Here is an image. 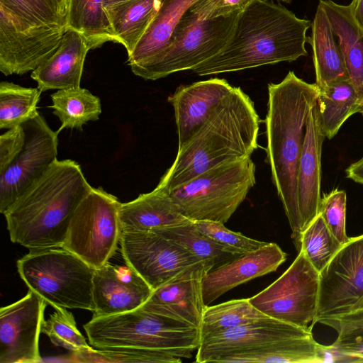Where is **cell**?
<instances>
[{
  "label": "cell",
  "instance_id": "cell-15",
  "mask_svg": "<svg viewBox=\"0 0 363 363\" xmlns=\"http://www.w3.org/2000/svg\"><path fill=\"white\" fill-rule=\"evenodd\" d=\"M47 302L29 290L0 309V363L41 362L40 334Z\"/></svg>",
  "mask_w": 363,
  "mask_h": 363
},
{
  "label": "cell",
  "instance_id": "cell-25",
  "mask_svg": "<svg viewBox=\"0 0 363 363\" xmlns=\"http://www.w3.org/2000/svg\"><path fill=\"white\" fill-rule=\"evenodd\" d=\"M307 42L313 50L315 84L318 89L338 81L350 79L344 56L330 21L318 3Z\"/></svg>",
  "mask_w": 363,
  "mask_h": 363
},
{
  "label": "cell",
  "instance_id": "cell-11",
  "mask_svg": "<svg viewBox=\"0 0 363 363\" xmlns=\"http://www.w3.org/2000/svg\"><path fill=\"white\" fill-rule=\"evenodd\" d=\"M66 30L34 26L0 4V71L7 76L35 70L56 51Z\"/></svg>",
  "mask_w": 363,
  "mask_h": 363
},
{
  "label": "cell",
  "instance_id": "cell-8",
  "mask_svg": "<svg viewBox=\"0 0 363 363\" xmlns=\"http://www.w3.org/2000/svg\"><path fill=\"white\" fill-rule=\"evenodd\" d=\"M240 13L201 19L189 9L177 24L165 48L146 64L131 69L132 72L144 79L156 80L191 70L224 48Z\"/></svg>",
  "mask_w": 363,
  "mask_h": 363
},
{
  "label": "cell",
  "instance_id": "cell-47",
  "mask_svg": "<svg viewBox=\"0 0 363 363\" xmlns=\"http://www.w3.org/2000/svg\"><path fill=\"white\" fill-rule=\"evenodd\" d=\"M363 308V298L357 303L352 311Z\"/></svg>",
  "mask_w": 363,
  "mask_h": 363
},
{
  "label": "cell",
  "instance_id": "cell-38",
  "mask_svg": "<svg viewBox=\"0 0 363 363\" xmlns=\"http://www.w3.org/2000/svg\"><path fill=\"white\" fill-rule=\"evenodd\" d=\"M2 4L34 26L67 28V20L48 0H0Z\"/></svg>",
  "mask_w": 363,
  "mask_h": 363
},
{
  "label": "cell",
  "instance_id": "cell-43",
  "mask_svg": "<svg viewBox=\"0 0 363 363\" xmlns=\"http://www.w3.org/2000/svg\"><path fill=\"white\" fill-rule=\"evenodd\" d=\"M26 133L22 125L9 129L0 136V174L16 159L22 150Z\"/></svg>",
  "mask_w": 363,
  "mask_h": 363
},
{
  "label": "cell",
  "instance_id": "cell-27",
  "mask_svg": "<svg viewBox=\"0 0 363 363\" xmlns=\"http://www.w3.org/2000/svg\"><path fill=\"white\" fill-rule=\"evenodd\" d=\"M197 1H162L148 28L132 54L128 56L131 69L146 64L165 48L180 18Z\"/></svg>",
  "mask_w": 363,
  "mask_h": 363
},
{
  "label": "cell",
  "instance_id": "cell-16",
  "mask_svg": "<svg viewBox=\"0 0 363 363\" xmlns=\"http://www.w3.org/2000/svg\"><path fill=\"white\" fill-rule=\"evenodd\" d=\"M212 269V265L205 261L188 266L154 289L140 308L199 328L207 306L203 298L202 281Z\"/></svg>",
  "mask_w": 363,
  "mask_h": 363
},
{
  "label": "cell",
  "instance_id": "cell-26",
  "mask_svg": "<svg viewBox=\"0 0 363 363\" xmlns=\"http://www.w3.org/2000/svg\"><path fill=\"white\" fill-rule=\"evenodd\" d=\"M319 346L311 334L225 353L212 362L320 363Z\"/></svg>",
  "mask_w": 363,
  "mask_h": 363
},
{
  "label": "cell",
  "instance_id": "cell-30",
  "mask_svg": "<svg viewBox=\"0 0 363 363\" xmlns=\"http://www.w3.org/2000/svg\"><path fill=\"white\" fill-rule=\"evenodd\" d=\"M67 28L83 35L94 49L117 43L104 9V0H69Z\"/></svg>",
  "mask_w": 363,
  "mask_h": 363
},
{
  "label": "cell",
  "instance_id": "cell-31",
  "mask_svg": "<svg viewBox=\"0 0 363 363\" xmlns=\"http://www.w3.org/2000/svg\"><path fill=\"white\" fill-rule=\"evenodd\" d=\"M50 98V107L61 122L58 133L64 128L81 130L87 122L98 120L101 113L100 99L80 86L60 89Z\"/></svg>",
  "mask_w": 363,
  "mask_h": 363
},
{
  "label": "cell",
  "instance_id": "cell-34",
  "mask_svg": "<svg viewBox=\"0 0 363 363\" xmlns=\"http://www.w3.org/2000/svg\"><path fill=\"white\" fill-rule=\"evenodd\" d=\"M264 316L252 305L249 298L234 299L212 306H207L199 328L201 339Z\"/></svg>",
  "mask_w": 363,
  "mask_h": 363
},
{
  "label": "cell",
  "instance_id": "cell-13",
  "mask_svg": "<svg viewBox=\"0 0 363 363\" xmlns=\"http://www.w3.org/2000/svg\"><path fill=\"white\" fill-rule=\"evenodd\" d=\"M121 250L125 264L154 290L200 260L157 230L122 232Z\"/></svg>",
  "mask_w": 363,
  "mask_h": 363
},
{
  "label": "cell",
  "instance_id": "cell-28",
  "mask_svg": "<svg viewBox=\"0 0 363 363\" xmlns=\"http://www.w3.org/2000/svg\"><path fill=\"white\" fill-rule=\"evenodd\" d=\"M162 0H121L104 7L118 43L130 55L160 9Z\"/></svg>",
  "mask_w": 363,
  "mask_h": 363
},
{
  "label": "cell",
  "instance_id": "cell-40",
  "mask_svg": "<svg viewBox=\"0 0 363 363\" xmlns=\"http://www.w3.org/2000/svg\"><path fill=\"white\" fill-rule=\"evenodd\" d=\"M346 203L345 191L334 189L320 199L318 208L330 232L343 245L350 239L346 233Z\"/></svg>",
  "mask_w": 363,
  "mask_h": 363
},
{
  "label": "cell",
  "instance_id": "cell-22",
  "mask_svg": "<svg viewBox=\"0 0 363 363\" xmlns=\"http://www.w3.org/2000/svg\"><path fill=\"white\" fill-rule=\"evenodd\" d=\"M91 44L79 33L67 28L56 51L31 72L41 91L79 87L86 56Z\"/></svg>",
  "mask_w": 363,
  "mask_h": 363
},
{
  "label": "cell",
  "instance_id": "cell-49",
  "mask_svg": "<svg viewBox=\"0 0 363 363\" xmlns=\"http://www.w3.org/2000/svg\"><path fill=\"white\" fill-rule=\"evenodd\" d=\"M279 1H284V2L287 3V4H290L292 0H279Z\"/></svg>",
  "mask_w": 363,
  "mask_h": 363
},
{
  "label": "cell",
  "instance_id": "cell-18",
  "mask_svg": "<svg viewBox=\"0 0 363 363\" xmlns=\"http://www.w3.org/2000/svg\"><path fill=\"white\" fill-rule=\"evenodd\" d=\"M153 289L127 264L106 263L93 277V316L121 313L141 307Z\"/></svg>",
  "mask_w": 363,
  "mask_h": 363
},
{
  "label": "cell",
  "instance_id": "cell-35",
  "mask_svg": "<svg viewBox=\"0 0 363 363\" xmlns=\"http://www.w3.org/2000/svg\"><path fill=\"white\" fill-rule=\"evenodd\" d=\"M343 246L330 232L318 213L302 232L299 250H301L313 267L321 272Z\"/></svg>",
  "mask_w": 363,
  "mask_h": 363
},
{
  "label": "cell",
  "instance_id": "cell-36",
  "mask_svg": "<svg viewBox=\"0 0 363 363\" xmlns=\"http://www.w3.org/2000/svg\"><path fill=\"white\" fill-rule=\"evenodd\" d=\"M42 333L55 345L72 352L74 358L94 349L79 331L73 314L66 308H55V312L43 322Z\"/></svg>",
  "mask_w": 363,
  "mask_h": 363
},
{
  "label": "cell",
  "instance_id": "cell-2",
  "mask_svg": "<svg viewBox=\"0 0 363 363\" xmlns=\"http://www.w3.org/2000/svg\"><path fill=\"white\" fill-rule=\"evenodd\" d=\"M265 118L267 157L272 179L299 249L301 219L298 201V169L309 113L319 89L289 72L279 83L268 84Z\"/></svg>",
  "mask_w": 363,
  "mask_h": 363
},
{
  "label": "cell",
  "instance_id": "cell-23",
  "mask_svg": "<svg viewBox=\"0 0 363 363\" xmlns=\"http://www.w3.org/2000/svg\"><path fill=\"white\" fill-rule=\"evenodd\" d=\"M119 217L123 232L169 228L191 221L181 213L169 194L158 187L121 203Z\"/></svg>",
  "mask_w": 363,
  "mask_h": 363
},
{
  "label": "cell",
  "instance_id": "cell-17",
  "mask_svg": "<svg viewBox=\"0 0 363 363\" xmlns=\"http://www.w3.org/2000/svg\"><path fill=\"white\" fill-rule=\"evenodd\" d=\"M311 334V330L264 316L201 338L196 362H212L214 358L225 353Z\"/></svg>",
  "mask_w": 363,
  "mask_h": 363
},
{
  "label": "cell",
  "instance_id": "cell-48",
  "mask_svg": "<svg viewBox=\"0 0 363 363\" xmlns=\"http://www.w3.org/2000/svg\"><path fill=\"white\" fill-rule=\"evenodd\" d=\"M120 1L121 0H104V7Z\"/></svg>",
  "mask_w": 363,
  "mask_h": 363
},
{
  "label": "cell",
  "instance_id": "cell-19",
  "mask_svg": "<svg viewBox=\"0 0 363 363\" xmlns=\"http://www.w3.org/2000/svg\"><path fill=\"white\" fill-rule=\"evenodd\" d=\"M286 253L274 242L240 255L208 271L203 278L202 291L206 306L218 297L253 279L274 272L285 262Z\"/></svg>",
  "mask_w": 363,
  "mask_h": 363
},
{
  "label": "cell",
  "instance_id": "cell-37",
  "mask_svg": "<svg viewBox=\"0 0 363 363\" xmlns=\"http://www.w3.org/2000/svg\"><path fill=\"white\" fill-rule=\"evenodd\" d=\"M318 323L337 333L330 346L338 353L363 359V308L336 316L325 318Z\"/></svg>",
  "mask_w": 363,
  "mask_h": 363
},
{
  "label": "cell",
  "instance_id": "cell-14",
  "mask_svg": "<svg viewBox=\"0 0 363 363\" xmlns=\"http://www.w3.org/2000/svg\"><path fill=\"white\" fill-rule=\"evenodd\" d=\"M363 298V235L350 238L319 272V298L313 325L352 311Z\"/></svg>",
  "mask_w": 363,
  "mask_h": 363
},
{
  "label": "cell",
  "instance_id": "cell-5",
  "mask_svg": "<svg viewBox=\"0 0 363 363\" xmlns=\"http://www.w3.org/2000/svg\"><path fill=\"white\" fill-rule=\"evenodd\" d=\"M83 327L90 345L100 350H156L188 359L201 342L199 328L140 307L93 316Z\"/></svg>",
  "mask_w": 363,
  "mask_h": 363
},
{
  "label": "cell",
  "instance_id": "cell-7",
  "mask_svg": "<svg viewBox=\"0 0 363 363\" xmlns=\"http://www.w3.org/2000/svg\"><path fill=\"white\" fill-rule=\"evenodd\" d=\"M255 184V164L247 157L211 168L169 194L190 220L224 224Z\"/></svg>",
  "mask_w": 363,
  "mask_h": 363
},
{
  "label": "cell",
  "instance_id": "cell-6",
  "mask_svg": "<svg viewBox=\"0 0 363 363\" xmlns=\"http://www.w3.org/2000/svg\"><path fill=\"white\" fill-rule=\"evenodd\" d=\"M16 265L29 290L54 308L94 311L95 269L72 252L63 247L30 250Z\"/></svg>",
  "mask_w": 363,
  "mask_h": 363
},
{
  "label": "cell",
  "instance_id": "cell-32",
  "mask_svg": "<svg viewBox=\"0 0 363 363\" xmlns=\"http://www.w3.org/2000/svg\"><path fill=\"white\" fill-rule=\"evenodd\" d=\"M155 230L185 248L200 260L210 264L213 268L241 255L200 232L193 221L181 225Z\"/></svg>",
  "mask_w": 363,
  "mask_h": 363
},
{
  "label": "cell",
  "instance_id": "cell-33",
  "mask_svg": "<svg viewBox=\"0 0 363 363\" xmlns=\"http://www.w3.org/2000/svg\"><path fill=\"white\" fill-rule=\"evenodd\" d=\"M41 91L24 87L13 82L0 83V128L11 129L21 125L37 113Z\"/></svg>",
  "mask_w": 363,
  "mask_h": 363
},
{
  "label": "cell",
  "instance_id": "cell-12",
  "mask_svg": "<svg viewBox=\"0 0 363 363\" xmlns=\"http://www.w3.org/2000/svg\"><path fill=\"white\" fill-rule=\"evenodd\" d=\"M26 140L13 162L0 174V212L4 213L57 160V131L39 113L22 124Z\"/></svg>",
  "mask_w": 363,
  "mask_h": 363
},
{
  "label": "cell",
  "instance_id": "cell-10",
  "mask_svg": "<svg viewBox=\"0 0 363 363\" xmlns=\"http://www.w3.org/2000/svg\"><path fill=\"white\" fill-rule=\"evenodd\" d=\"M318 298L319 272L299 250L288 269L249 301L266 316L311 330Z\"/></svg>",
  "mask_w": 363,
  "mask_h": 363
},
{
  "label": "cell",
  "instance_id": "cell-24",
  "mask_svg": "<svg viewBox=\"0 0 363 363\" xmlns=\"http://www.w3.org/2000/svg\"><path fill=\"white\" fill-rule=\"evenodd\" d=\"M319 4L330 21L350 80L363 106V28L354 19L350 4L342 5L332 0H320Z\"/></svg>",
  "mask_w": 363,
  "mask_h": 363
},
{
  "label": "cell",
  "instance_id": "cell-9",
  "mask_svg": "<svg viewBox=\"0 0 363 363\" xmlns=\"http://www.w3.org/2000/svg\"><path fill=\"white\" fill-rule=\"evenodd\" d=\"M121 204L102 187H92L75 209L62 247L94 269L108 263L118 249L123 232Z\"/></svg>",
  "mask_w": 363,
  "mask_h": 363
},
{
  "label": "cell",
  "instance_id": "cell-42",
  "mask_svg": "<svg viewBox=\"0 0 363 363\" xmlns=\"http://www.w3.org/2000/svg\"><path fill=\"white\" fill-rule=\"evenodd\" d=\"M254 0H198L189 11L201 19H213L244 11Z\"/></svg>",
  "mask_w": 363,
  "mask_h": 363
},
{
  "label": "cell",
  "instance_id": "cell-21",
  "mask_svg": "<svg viewBox=\"0 0 363 363\" xmlns=\"http://www.w3.org/2000/svg\"><path fill=\"white\" fill-rule=\"evenodd\" d=\"M325 136L318 114L316 103L306 126L298 169V201L301 235L318 214L320 197L321 152Z\"/></svg>",
  "mask_w": 363,
  "mask_h": 363
},
{
  "label": "cell",
  "instance_id": "cell-29",
  "mask_svg": "<svg viewBox=\"0 0 363 363\" xmlns=\"http://www.w3.org/2000/svg\"><path fill=\"white\" fill-rule=\"evenodd\" d=\"M316 105L322 131L328 139L337 133L349 117L363 111L350 79L335 82L320 89Z\"/></svg>",
  "mask_w": 363,
  "mask_h": 363
},
{
  "label": "cell",
  "instance_id": "cell-45",
  "mask_svg": "<svg viewBox=\"0 0 363 363\" xmlns=\"http://www.w3.org/2000/svg\"><path fill=\"white\" fill-rule=\"evenodd\" d=\"M350 6L354 19L363 28V0H352Z\"/></svg>",
  "mask_w": 363,
  "mask_h": 363
},
{
  "label": "cell",
  "instance_id": "cell-4",
  "mask_svg": "<svg viewBox=\"0 0 363 363\" xmlns=\"http://www.w3.org/2000/svg\"><path fill=\"white\" fill-rule=\"evenodd\" d=\"M259 123L252 99L240 87L233 86L177 150L157 187L169 193L211 168L250 157L258 147Z\"/></svg>",
  "mask_w": 363,
  "mask_h": 363
},
{
  "label": "cell",
  "instance_id": "cell-46",
  "mask_svg": "<svg viewBox=\"0 0 363 363\" xmlns=\"http://www.w3.org/2000/svg\"><path fill=\"white\" fill-rule=\"evenodd\" d=\"M55 11L67 18L69 0H48ZM67 20V19H66Z\"/></svg>",
  "mask_w": 363,
  "mask_h": 363
},
{
  "label": "cell",
  "instance_id": "cell-39",
  "mask_svg": "<svg viewBox=\"0 0 363 363\" xmlns=\"http://www.w3.org/2000/svg\"><path fill=\"white\" fill-rule=\"evenodd\" d=\"M77 362L179 363L182 358L156 350H100L93 349L79 357Z\"/></svg>",
  "mask_w": 363,
  "mask_h": 363
},
{
  "label": "cell",
  "instance_id": "cell-20",
  "mask_svg": "<svg viewBox=\"0 0 363 363\" xmlns=\"http://www.w3.org/2000/svg\"><path fill=\"white\" fill-rule=\"evenodd\" d=\"M233 88L224 79L211 78L179 86L168 97L174 111L178 150L200 129Z\"/></svg>",
  "mask_w": 363,
  "mask_h": 363
},
{
  "label": "cell",
  "instance_id": "cell-44",
  "mask_svg": "<svg viewBox=\"0 0 363 363\" xmlns=\"http://www.w3.org/2000/svg\"><path fill=\"white\" fill-rule=\"evenodd\" d=\"M347 177L363 184V157L350 164L346 169Z\"/></svg>",
  "mask_w": 363,
  "mask_h": 363
},
{
  "label": "cell",
  "instance_id": "cell-41",
  "mask_svg": "<svg viewBox=\"0 0 363 363\" xmlns=\"http://www.w3.org/2000/svg\"><path fill=\"white\" fill-rule=\"evenodd\" d=\"M193 222L200 232L219 244L235 250L241 255L257 250L267 243L232 231L221 223L210 220Z\"/></svg>",
  "mask_w": 363,
  "mask_h": 363
},
{
  "label": "cell",
  "instance_id": "cell-1",
  "mask_svg": "<svg viewBox=\"0 0 363 363\" xmlns=\"http://www.w3.org/2000/svg\"><path fill=\"white\" fill-rule=\"evenodd\" d=\"M309 20L272 0H254L238 16L233 34L217 55L194 67L197 75L236 72L306 56Z\"/></svg>",
  "mask_w": 363,
  "mask_h": 363
},
{
  "label": "cell",
  "instance_id": "cell-3",
  "mask_svg": "<svg viewBox=\"0 0 363 363\" xmlns=\"http://www.w3.org/2000/svg\"><path fill=\"white\" fill-rule=\"evenodd\" d=\"M92 186L74 160H55L4 213L10 240L28 250L62 247Z\"/></svg>",
  "mask_w": 363,
  "mask_h": 363
}]
</instances>
